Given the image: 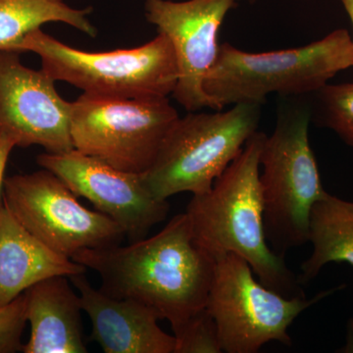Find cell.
<instances>
[{
    "label": "cell",
    "instance_id": "3957f363",
    "mask_svg": "<svg viewBox=\"0 0 353 353\" xmlns=\"http://www.w3.org/2000/svg\"><path fill=\"white\" fill-rule=\"evenodd\" d=\"M308 97H280L275 129L260 154L265 234L280 256L309 241L311 210L326 194L309 143Z\"/></svg>",
    "mask_w": 353,
    "mask_h": 353
},
{
    "label": "cell",
    "instance_id": "9c48e42d",
    "mask_svg": "<svg viewBox=\"0 0 353 353\" xmlns=\"http://www.w3.org/2000/svg\"><path fill=\"white\" fill-rule=\"evenodd\" d=\"M68 185L48 169L7 176L2 201L23 227L50 250L72 259L82 250L119 245L122 228L79 201Z\"/></svg>",
    "mask_w": 353,
    "mask_h": 353
},
{
    "label": "cell",
    "instance_id": "5bb4252c",
    "mask_svg": "<svg viewBox=\"0 0 353 353\" xmlns=\"http://www.w3.org/2000/svg\"><path fill=\"white\" fill-rule=\"evenodd\" d=\"M68 276H52L25 292L31 336L24 353H85L81 297Z\"/></svg>",
    "mask_w": 353,
    "mask_h": 353
},
{
    "label": "cell",
    "instance_id": "9a60e30c",
    "mask_svg": "<svg viewBox=\"0 0 353 353\" xmlns=\"http://www.w3.org/2000/svg\"><path fill=\"white\" fill-rule=\"evenodd\" d=\"M88 269L37 240L2 204L0 209V307L39 281L83 274Z\"/></svg>",
    "mask_w": 353,
    "mask_h": 353
},
{
    "label": "cell",
    "instance_id": "cb8c5ba5",
    "mask_svg": "<svg viewBox=\"0 0 353 353\" xmlns=\"http://www.w3.org/2000/svg\"><path fill=\"white\" fill-rule=\"evenodd\" d=\"M238 1H246L248 2V3L252 4L254 3V2H256L257 0H238Z\"/></svg>",
    "mask_w": 353,
    "mask_h": 353
},
{
    "label": "cell",
    "instance_id": "7a4b0ae2",
    "mask_svg": "<svg viewBox=\"0 0 353 353\" xmlns=\"http://www.w3.org/2000/svg\"><path fill=\"white\" fill-rule=\"evenodd\" d=\"M266 137L253 134L212 189L192 196L185 213L194 240L211 257L239 255L265 287L285 297L305 296L299 278L265 234L260 154Z\"/></svg>",
    "mask_w": 353,
    "mask_h": 353
},
{
    "label": "cell",
    "instance_id": "5b68a950",
    "mask_svg": "<svg viewBox=\"0 0 353 353\" xmlns=\"http://www.w3.org/2000/svg\"><path fill=\"white\" fill-rule=\"evenodd\" d=\"M12 50L36 53L41 57V69L55 82L71 83L92 97L166 99L173 94L178 81L175 51L161 32L139 48L88 52L38 29Z\"/></svg>",
    "mask_w": 353,
    "mask_h": 353
},
{
    "label": "cell",
    "instance_id": "8992f818",
    "mask_svg": "<svg viewBox=\"0 0 353 353\" xmlns=\"http://www.w3.org/2000/svg\"><path fill=\"white\" fill-rule=\"evenodd\" d=\"M261 106L239 103L226 111H196L179 118L152 168L143 174L150 194L167 201L182 192H208L259 131Z\"/></svg>",
    "mask_w": 353,
    "mask_h": 353
},
{
    "label": "cell",
    "instance_id": "8fae6325",
    "mask_svg": "<svg viewBox=\"0 0 353 353\" xmlns=\"http://www.w3.org/2000/svg\"><path fill=\"white\" fill-rule=\"evenodd\" d=\"M37 162L61 179L76 196L85 197L115 221L130 243L145 239L170 210L168 201L150 194L141 174L119 170L78 150L43 153Z\"/></svg>",
    "mask_w": 353,
    "mask_h": 353
},
{
    "label": "cell",
    "instance_id": "603a6c76",
    "mask_svg": "<svg viewBox=\"0 0 353 353\" xmlns=\"http://www.w3.org/2000/svg\"><path fill=\"white\" fill-rule=\"evenodd\" d=\"M341 2L343 8H345V12L347 13L348 17L352 21L353 28V0H341ZM352 41L353 46V39H352Z\"/></svg>",
    "mask_w": 353,
    "mask_h": 353
},
{
    "label": "cell",
    "instance_id": "ba28073f",
    "mask_svg": "<svg viewBox=\"0 0 353 353\" xmlns=\"http://www.w3.org/2000/svg\"><path fill=\"white\" fill-rule=\"evenodd\" d=\"M313 299L285 297L253 277L252 269L236 254L216 260L208 308L214 318L223 352L255 353L271 341L292 345L290 325L311 305L333 294Z\"/></svg>",
    "mask_w": 353,
    "mask_h": 353
},
{
    "label": "cell",
    "instance_id": "7402d4cb",
    "mask_svg": "<svg viewBox=\"0 0 353 353\" xmlns=\"http://www.w3.org/2000/svg\"><path fill=\"white\" fill-rule=\"evenodd\" d=\"M341 352H353V319L348 323L347 345L341 350Z\"/></svg>",
    "mask_w": 353,
    "mask_h": 353
},
{
    "label": "cell",
    "instance_id": "52a82bcc",
    "mask_svg": "<svg viewBox=\"0 0 353 353\" xmlns=\"http://www.w3.org/2000/svg\"><path fill=\"white\" fill-rule=\"evenodd\" d=\"M179 114L166 99H108L83 94L72 102L74 148L119 170L152 168Z\"/></svg>",
    "mask_w": 353,
    "mask_h": 353
},
{
    "label": "cell",
    "instance_id": "6da1fadb",
    "mask_svg": "<svg viewBox=\"0 0 353 353\" xmlns=\"http://www.w3.org/2000/svg\"><path fill=\"white\" fill-rule=\"evenodd\" d=\"M99 274L108 296L148 305L174 334L208 307L216 260L197 245L185 213L129 245L85 250L72 259Z\"/></svg>",
    "mask_w": 353,
    "mask_h": 353
},
{
    "label": "cell",
    "instance_id": "277c9868",
    "mask_svg": "<svg viewBox=\"0 0 353 353\" xmlns=\"http://www.w3.org/2000/svg\"><path fill=\"white\" fill-rule=\"evenodd\" d=\"M353 67L352 37L347 30L330 32L307 46L268 52H246L220 44L203 87L216 110L239 103L263 105L272 94L306 97L343 70Z\"/></svg>",
    "mask_w": 353,
    "mask_h": 353
},
{
    "label": "cell",
    "instance_id": "e0dca14e",
    "mask_svg": "<svg viewBox=\"0 0 353 353\" xmlns=\"http://www.w3.org/2000/svg\"><path fill=\"white\" fill-rule=\"evenodd\" d=\"M92 11V7L73 8L64 0H0V50H12L50 22L64 23L94 38L97 31L88 18Z\"/></svg>",
    "mask_w": 353,
    "mask_h": 353
},
{
    "label": "cell",
    "instance_id": "4fadbf2b",
    "mask_svg": "<svg viewBox=\"0 0 353 353\" xmlns=\"http://www.w3.org/2000/svg\"><path fill=\"white\" fill-rule=\"evenodd\" d=\"M85 274L69 279L92 323L90 341L105 353H175V336L160 328L154 310L134 299L108 296L94 289Z\"/></svg>",
    "mask_w": 353,
    "mask_h": 353
},
{
    "label": "cell",
    "instance_id": "d6986e66",
    "mask_svg": "<svg viewBox=\"0 0 353 353\" xmlns=\"http://www.w3.org/2000/svg\"><path fill=\"white\" fill-rule=\"evenodd\" d=\"M175 353H220L219 334L214 318L204 308L194 315L178 334Z\"/></svg>",
    "mask_w": 353,
    "mask_h": 353
},
{
    "label": "cell",
    "instance_id": "30bf717a",
    "mask_svg": "<svg viewBox=\"0 0 353 353\" xmlns=\"http://www.w3.org/2000/svg\"><path fill=\"white\" fill-rule=\"evenodd\" d=\"M238 0H146L145 18L170 39L175 51L178 81L172 97L188 112L216 110L203 83L212 68L223 22Z\"/></svg>",
    "mask_w": 353,
    "mask_h": 353
},
{
    "label": "cell",
    "instance_id": "44dd1931",
    "mask_svg": "<svg viewBox=\"0 0 353 353\" xmlns=\"http://www.w3.org/2000/svg\"><path fill=\"white\" fill-rule=\"evenodd\" d=\"M16 143L10 137L0 134V209H1V196L3 192L4 174H6L7 163Z\"/></svg>",
    "mask_w": 353,
    "mask_h": 353
},
{
    "label": "cell",
    "instance_id": "7c38bea8",
    "mask_svg": "<svg viewBox=\"0 0 353 353\" xmlns=\"http://www.w3.org/2000/svg\"><path fill=\"white\" fill-rule=\"evenodd\" d=\"M20 52L0 50V134L18 148L39 145L48 153L75 150L71 136L72 102L43 69L21 62Z\"/></svg>",
    "mask_w": 353,
    "mask_h": 353
},
{
    "label": "cell",
    "instance_id": "ffe728a7",
    "mask_svg": "<svg viewBox=\"0 0 353 353\" xmlns=\"http://www.w3.org/2000/svg\"><path fill=\"white\" fill-rule=\"evenodd\" d=\"M27 322L25 292L0 307V353L22 352V336Z\"/></svg>",
    "mask_w": 353,
    "mask_h": 353
},
{
    "label": "cell",
    "instance_id": "ac0fdd59",
    "mask_svg": "<svg viewBox=\"0 0 353 353\" xmlns=\"http://www.w3.org/2000/svg\"><path fill=\"white\" fill-rule=\"evenodd\" d=\"M311 120L353 148V83L330 85L310 95Z\"/></svg>",
    "mask_w": 353,
    "mask_h": 353
},
{
    "label": "cell",
    "instance_id": "2e32d148",
    "mask_svg": "<svg viewBox=\"0 0 353 353\" xmlns=\"http://www.w3.org/2000/svg\"><path fill=\"white\" fill-rule=\"evenodd\" d=\"M309 241L313 252L301 265V285L312 281L331 262L353 266V202L326 192L311 210Z\"/></svg>",
    "mask_w": 353,
    "mask_h": 353
}]
</instances>
